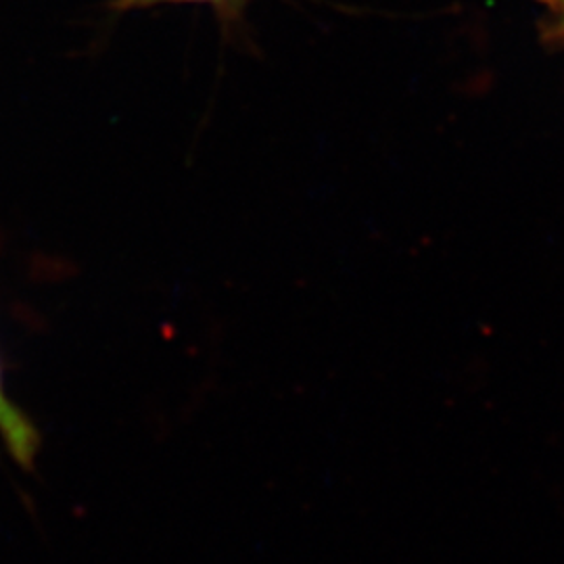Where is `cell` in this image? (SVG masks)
Masks as SVG:
<instances>
[{
	"label": "cell",
	"mask_w": 564,
	"mask_h": 564,
	"mask_svg": "<svg viewBox=\"0 0 564 564\" xmlns=\"http://www.w3.org/2000/svg\"><path fill=\"white\" fill-rule=\"evenodd\" d=\"M226 0H120V9H139L153 4H223Z\"/></svg>",
	"instance_id": "3"
},
{
	"label": "cell",
	"mask_w": 564,
	"mask_h": 564,
	"mask_svg": "<svg viewBox=\"0 0 564 564\" xmlns=\"http://www.w3.org/2000/svg\"><path fill=\"white\" fill-rule=\"evenodd\" d=\"M0 435L15 463L32 468L41 449V433L28 414L11 402L0 381Z\"/></svg>",
	"instance_id": "1"
},
{
	"label": "cell",
	"mask_w": 564,
	"mask_h": 564,
	"mask_svg": "<svg viewBox=\"0 0 564 564\" xmlns=\"http://www.w3.org/2000/svg\"><path fill=\"white\" fill-rule=\"evenodd\" d=\"M544 9L547 39L564 42V0H544Z\"/></svg>",
	"instance_id": "2"
}]
</instances>
